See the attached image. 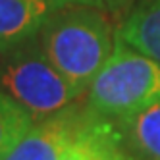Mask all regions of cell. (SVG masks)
<instances>
[{
	"mask_svg": "<svg viewBox=\"0 0 160 160\" xmlns=\"http://www.w3.org/2000/svg\"><path fill=\"white\" fill-rule=\"evenodd\" d=\"M37 41L50 64L85 95L116 48L118 27L104 10L70 4L48 18Z\"/></svg>",
	"mask_w": 160,
	"mask_h": 160,
	"instance_id": "cell-1",
	"label": "cell"
},
{
	"mask_svg": "<svg viewBox=\"0 0 160 160\" xmlns=\"http://www.w3.org/2000/svg\"><path fill=\"white\" fill-rule=\"evenodd\" d=\"M133 160H160V104L112 122Z\"/></svg>",
	"mask_w": 160,
	"mask_h": 160,
	"instance_id": "cell-7",
	"label": "cell"
},
{
	"mask_svg": "<svg viewBox=\"0 0 160 160\" xmlns=\"http://www.w3.org/2000/svg\"><path fill=\"white\" fill-rule=\"evenodd\" d=\"M83 102L93 116L108 122L160 104V62L118 37L116 48L87 89Z\"/></svg>",
	"mask_w": 160,
	"mask_h": 160,
	"instance_id": "cell-2",
	"label": "cell"
},
{
	"mask_svg": "<svg viewBox=\"0 0 160 160\" xmlns=\"http://www.w3.org/2000/svg\"><path fill=\"white\" fill-rule=\"evenodd\" d=\"M89 112V110H87ZM60 160H133L120 139L118 129L108 120L89 112L83 129L64 151Z\"/></svg>",
	"mask_w": 160,
	"mask_h": 160,
	"instance_id": "cell-6",
	"label": "cell"
},
{
	"mask_svg": "<svg viewBox=\"0 0 160 160\" xmlns=\"http://www.w3.org/2000/svg\"><path fill=\"white\" fill-rule=\"evenodd\" d=\"M0 93L19 102L35 122L85 97L50 64L37 39L0 54Z\"/></svg>",
	"mask_w": 160,
	"mask_h": 160,
	"instance_id": "cell-3",
	"label": "cell"
},
{
	"mask_svg": "<svg viewBox=\"0 0 160 160\" xmlns=\"http://www.w3.org/2000/svg\"><path fill=\"white\" fill-rule=\"evenodd\" d=\"M75 0H0V54L39 37L42 25Z\"/></svg>",
	"mask_w": 160,
	"mask_h": 160,
	"instance_id": "cell-5",
	"label": "cell"
},
{
	"mask_svg": "<svg viewBox=\"0 0 160 160\" xmlns=\"http://www.w3.org/2000/svg\"><path fill=\"white\" fill-rule=\"evenodd\" d=\"M75 4H83V6H93L98 10H104L106 14L112 18H120V16H128L131 10L133 0H75Z\"/></svg>",
	"mask_w": 160,
	"mask_h": 160,
	"instance_id": "cell-10",
	"label": "cell"
},
{
	"mask_svg": "<svg viewBox=\"0 0 160 160\" xmlns=\"http://www.w3.org/2000/svg\"><path fill=\"white\" fill-rule=\"evenodd\" d=\"M118 37L145 56L160 62V0H141L118 25Z\"/></svg>",
	"mask_w": 160,
	"mask_h": 160,
	"instance_id": "cell-8",
	"label": "cell"
},
{
	"mask_svg": "<svg viewBox=\"0 0 160 160\" xmlns=\"http://www.w3.org/2000/svg\"><path fill=\"white\" fill-rule=\"evenodd\" d=\"M89 118L83 100L35 122L2 160H60Z\"/></svg>",
	"mask_w": 160,
	"mask_h": 160,
	"instance_id": "cell-4",
	"label": "cell"
},
{
	"mask_svg": "<svg viewBox=\"0 0 160 160\" xmlns=\"http://www.w3.org/2000/svg\"><path fill=\"white\" fill-rule=\"evenodd\" d=\"M35 118L6 93H0V160L19 143Z\"/></svg>",
	"mask_w": 160,
	"mask_h": 160,
	"instance_id": "cell-9",
	"label": "cell"
}]
</instances>
